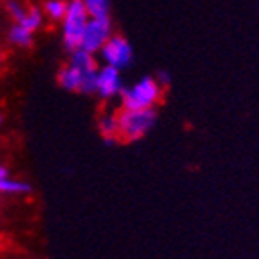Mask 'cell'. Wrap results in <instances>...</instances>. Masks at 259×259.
<instances>
[{
  "label": "cell",
  "instance_id": "15",
  "mask_svg": "<svg viewBox=\"0 0 259 259\" xmlns=\"http://www.w3.org/2000/svg\"><path fill=\"white\" fill-rule=\"evenodd\" d=\"M8 168H6L4 167V165H0V178H2V176H8Z\"/></svg>",
  "mask_w": 259,
  "mask_h": 259
},
{
  "label": "cell",
  "instance_id": "2",
  "mask_svg": "<svg viewBox=\"0 0 259 259\" xmlns=\"http://www.w3.org/2000/svg\"><path fill=\"white\" fill-rule=\"evenodd\" d=\"M163 87L154 76H143L131 87H123L120 95L121 107L125 109H156L163 98Z\"/></svg>",
  "mask_w": 259,
  "mask_h": 259
},
{
  "label": "cell",
  "instance_id": "10",
  "mask_svg": "<svg viewBox=\"0 0 259 259\" xmlns=\"http://www.w3.org/2000/svg\"><path fill=\"white\" fill-rule=\"evenodd\" d=\"M89 18L111 17V0H82Z\"/></svg>",
  "mask_w": 259,
  "mask_h": 259
},
{
  "label": "cell",
  "instance_id": "9",
  "mask_svg": "<svg viewBox=\"0 0 259 259\" xmlns=\"http://www.w3.org/2000/svg\"><path fill=\"white\" fill-rule=\"evenodd\" d=\"M9 42L17 46V48L27 49L35 42V33L15 22V26H11V29H9Z\"/></svg>",
  "mask_w": 259,
  "mask_h": 259
},
{
  "label": "cell",
  "instance_id": "5",
  "mask_svg": "<svg viewBox=\"0 0 259 259\" xmlns=\"http://www.w3.org/2000/svg\"><path fill=\"white\" fill-rule=\"evenodd\" d=\"M112 33H114V29H112L111 17L89 18L85 29H83V33H82V38H80V46H78V48L83 49V51L93 53V55H98V51L104 48V44L111 38Z\"/></svg>",
  "mask_w": 259,
  "mask_h": 259
},
{
  "label": "cell",
  "instance_id": "12",
  "mask_svg": "<svg viewBox=\"0 0 259 259\" xmlns=\"http://www.w3.org/2000/svg\"><path fill=\"white\" fill-rule=\"evenodd\" d=\"M42 11L51 22H62L67 11V0H46Z\"/></svg>",
  "mask_w": 259,
  "mask_h": 259
},
{
  "label": "cell",
  "instance_id": "7",
  "mask_svg": "<svg viewBox=\"0 0 259 259\" xmlns=\"http://www.w3.org/2000/svg\"><path fill=\"white\" fill-rule=\"evenodd\" d=\"M98 133L105 145H114L120 142V125H118V109L104 107L98 114Z\"/></svg>",
  "mask_w": 259,
  "mask_h": 259
},
{
  "label": "cell",
  "instance_id": "6",
  "mask_svg": "<svg viewBox=\"0 0 259 259\" xmlns=\"http://www.w3.org/2000/svg\"><path fill=\"white\" fill-rule=\"evenodd\" d=\"M123 80H121L120 69L111 67V65H102L98 67L96 74V93L102 100H112L121 95L123 91Z\"/></svg>",
  "mask_w": 259,
  "mask_h": 259
},
{
  "label": "cell",
  "instance_id": "11",
  "mask_svg": "<svg viewBox=\"0 0 259 259\" xmlns=\"http://www.w3.org/2000/svg\"><path fill=\"white\" fill-rule=\"evenodd\" d=\"M17 24H20V26H24L26 29L35 33V31L40 29L44 24V11L40 8H36V6H31V8L26 9V15H24L22 20L17 22Z\"/></svg>",
  "mask_w": 259,
  "mask_h": 259
},
{
  "label": "cell",
  "instance_id": "13",
  "mask_svg": "<svg viewBox=\"0 0 259 259\" xmlns=\"http://www.w3.org/2000/svg\"><path fill=\"white\" fill-rule=\"evenodd\" d=\"M6 9H8V13L11 15V18H13L15 22H20L22 17L26 15V8L18 4L17 0H8V4H6Z\"/></svg>",
  "mask_w": 259,
  "mask_h": 259
},
{
  "label": "cell",
  "instance_id": "16",
  "mask_svg": "<svg viewBox=\"0 0 259 259\" xmlns=\"http://www.w3.org/2000/svg\"><path fill=\"white\" fill-rule=\"evenodd\" d=\"M2 65H4V53L0 51V69H2Z\"/></svg>",
  "mask_w": 259,
  "mask_h": 259
},
{
  "label": "cell",
  "instance_id": "3",
  "mask_svg": "<svg viewBox=\"0 0 259 259\" xmlns=\"http://www.w3.org/2000/svg\"><path fill=\"white\" fill-rule=\"evenodd\" d=\"M89 15L82 0H67V11L62 18V42L67 51H74L80 46V38L87 26Z\"/></svg>",
  "mask_w": 259,
  "mask_h": 259
},
{
  "label": "cell",
  "instance_id": "8",
  "mask_svg": "<svg viewBox=\"0 0 259 259\" xmlns=\"http://www.w3.org/2000/svg\"><path fill=\"white\" fill-rule=\"evenodd\" d=\"M31 185L24 180H18V178H11L2 176L0 178V192L2 194H9V196H24L31 192Z\"/></svg>",
  "mask_w": 259,
  "mask_h": 259
},
{
  "label": "cell",
  "instance_id": "17",
  "mask_svg": "<svg viewBox=\"0 0 259 259\" xmlns=\"http://www.w3.org/2000/svg\"><path fill=\"white\" fill-rule=\"evenodd\" d=\"M2 123H4V116L0 114V127H2Z\"/></svg>",
  "mask_w": 259,
  "mask_h": 259
},
{
  "label": "cell",
  "instance_id": "1",
  "mask_svg": "<svg viewBox=\"0 0 259 259\" xmlns=\"http://www.w3.org/2000/svg\"><path fill=\"white\" fill-rule=\"evenodd\" d=\"M156 109H118L120 142L133 143L145 138L156 125Z\"/></svg>",
  "mask_w": 259,
  "mask_h": 259
},
{
  "label": "cell",
  "instance_id": "14",
  "mask_svg": "<svg viewBox=\"0 0 259 259\" xmlns=\"http://www.w3.org/2000/svg\"><path fill=\"white\" fill-rule=\"evenodd\" d=\"M156 82L160 83L163 89H167V87L170 85V76H168L167 71H160V73H158V76H156Z\"/></svg>",
  "mask_w": 259,
  "mask_h": 259
},
{
  "label": "cell",
  "instance_id": "4",
  "mask_svg": "<svg viewBox=\"0 0 259 259\" xmlns=\"http://www.w3.org/2000/svg\"><path fill=\"white\" fill-rule=\"evenodd\" d=\"M104 65H111L116 69H125L133 64V46L125 36L112 33L111 38L104 44V48L98 51Z\"/></svg>",
  "mask_w": 259,
  "mask_h": 259
}]
</instances>
